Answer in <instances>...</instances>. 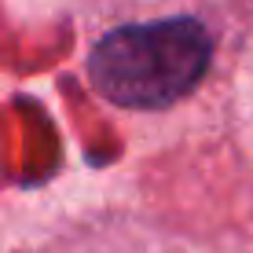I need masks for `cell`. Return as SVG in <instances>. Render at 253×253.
Returning a JSON list of instances; mask_svg holds the SVG:
<instances>
[{
  "mask_svg": "<svg viewBox=\"0 0 253 253\" xmlns=\"http://www.w3.org/2000/svg\"><path fill=\"white\" fill-rule=\"evenodd\" d=\"M213 63V33L195 15L132 22L103 33L88 55V81L128 110H162L198 88Z\"/></svg>",
  "mask_w": 253,
  "mask_h": 253,
  "instance_id": "obj_1",
  "label": "cell"
}]
</instances>
